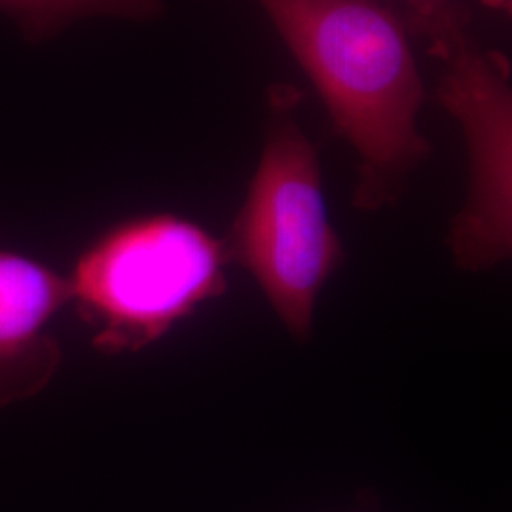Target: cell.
<instances>
[{
    "mask_svg": "<svg viewBox=\"0 0 512 512\" xmlns=\"http://www.w3.org/2000/svg\"><path fill=\"white\" fill-rule=\"evenodd\" d=\"M274 116L226 251L294 338H308L317 298L344 251L329 220L317 150L291 116Z\"/></svg>",
    "mask_w": 512,
    "mask_h": 512,
    "instance_id": "obj_3",
    "label": "cell"
},
{
    "mask_svg": "<svg viewBox=\"0 0 512 512\" xmlns=\"http://www.w3.org/2000/svg\"><path fill=\"white\" fill-rule=\"evenodd\" d=\"M408 6L410 14H414V25L420 29H429L431 25L439 23L448 16H454L456 12L452 10V0H403ZM486 6L499 8V10H509L511 0H482Z\"/></svg>",
    "mask_w": 512,
    "mask_h": 512,
    "instance_id": "obj_7",
    "label": "cell"
},
{
    "mask_svg": "<svg viewBox=\"0 0 512 512\" xmlns=\"http://www.w3.org/2000/svg\"><path fill=\"white\" fill-rule=\"evenodd\" d=\"M164 0H0L8 14L31 40H44L84 18L150 19Z\"/></svg>",
    "mask_w": 512,
    "mask_h": 512,
    "instance_id": "obj_6",
    "label": "cell"
},
{
    "mask_svg": "<svg viewBox=\"0 0 512 512\" xmlns=\"http://www.w3.org/2000/svg\"><path fill=\"white\" fill-rule=\"evenodd\" d=\"M355 150V203L393 202L429 154L423 84L401 19L378 0H255Z\"/></svg>",
    "mask_w": 512,
    "mask_h": 512,
    "instance_id": "obj_1",
    "label": "cell"
},
{
    "mask_svg": "<svg viewBox=\"0 0 512 512\" xmlns=\"http://www.w3.org/2000/svg\"><path fill=\"white\" fill-rule=\"evenodd\" d=\"M226 245L192 220L156 213L124 220L78 256L71 302L107 355L152 346L226 291Z\"/></svg>",
    "mask_w": 512,
    "mask_h": 512,
    "instance_id": "obj_2",
    "label": "cell"
},
{
    "mask_svg": "<svg viewBox=\"0 0 512 512\" xmlns=\"http://www.w3.org/2000/svg\"><path fill=\"white\" fill-rule=\"evenodd\" d=\"M425 33L444 65L440 103L456 118L469 158L467 202L452 226L450 247L461 268L480 272L511 255V76L501 55L463 35L458 16Z\"/></svg>",
    "mask_w": 512,
    "mask_h": 512,
    "instance_id": "obj_4",
    "label": "cell"
},
{
    "mask_svg": "<svg viewBox=\"0 0 512 512\" xmlns=\"http://www.w3.org/2000/svg\"><path fill=\"white\" fill-rule=\"evenodd\" d=\"M69 302L67 275L0 249V408L31 399L52 382L61 348L50 323Z\"/></svg>",
    "mask_w": 512,
    "mask_h": 512,
    "instance_id": "obj_5",
    "label": "cell"
}]
</instances>
